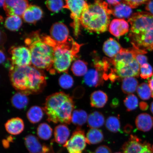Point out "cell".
I'll use <instances>...</instances> for the list:
<instances>
[{"label": "cell", "mask_w": 153, "mask_h": 153, "mask_svg": "<svg viewBox=\"0 0 153 153\" xmlns=\"http://www.w3.org/2000/svg\"><path fill=\"white\" fill-rule=\"evenodd\" d=\"M71 70L76 76H81L85 75L88 72L87 63L81 60H76L72 64Z\"/></svg>", "instance_id": "1f68e13d"}, {"label": "cell", "mask_w": 153, "mask_h": 153, "mask_svg": "<svg viewBox=\"0 0 153 153\" xmlns=\"http://www.w3.org/2000/svg\"><path fill=\"white\" fill-rule=\"evenodd\" d=\"M70 131L68 126L61 124L55 127L54 130V140L60 145H65L70 136Z\"/></svg>", "instance_id": "ffe728a7"}, {"label": "cell", "mask_w": 153, "mask_h": 153, "mask_svg": "<svg viewBox=\"0 0 153 153\" xmlns=\"http://www.w3.org/2000/svg\"><path fill=\"white\" fill-rule=\"evenodd\" d=\"M67 27L63 23L56 22L53 24L51 29L50 36L58 44L65 43L70 36Z\"/></svg>", "instance_id": "4fadbf2b"}, {"label": "cell", "mask_w": 153, "mask_h": 153, "mask_svg": "<svg viewBox=\"0 0 153 153\" xmlns=\"http://www.w3.org/2000/svg\"><path fill=\"white\" fill-rule=\"evenodd\" d=\"M3 21V17L0 16V22H2Z\"/></svg>", "instance_id": "f5cc1de1"}, {"label": "cell", "mask_w": 153, "mask_h": 153, "mask_svg": "<svg viewBox=\"0 0 153 153\" xmlns=\"http://www.w3.org/2000/svg\"><path fill=\"white\" fill-rule=\"evenodd\" d=\"M87 113L82 110H76L72 112L71 122L78 128L84 125L88 120Z\"/></svg>", "instance_id": "f1b7e54d"}, {"label": "cell", "mask_w": 153, "mask_h": 153, "mask_svg": "<svg viewBox=\"0 0 153 153\" xmlns=\"http://www.w3.org/2000/svg\"><path fill=\"white\" fill-rule=\"evenodd\" d=\"M138 99L135 95H128L124 100V104L128 111L134 110L138 106Z\"/></svg>", "instance_id": "e575fe53"}, {"label": "cell", "mask_w": 153, "mask_h": 153, "mask_svg": "<svg viewBox=\"0 0 153 153\" xmlns=\"http://www.w3.org/2000/svg\"><path fill=\"white\" fill-rule=\"evenodd\" d=\"M25 42L31 53L33 67L50 72L53 68V48L44 41L40 32H33L28 34Z\"/></svg>", "instance_id": "8992f818"}, {"label": "cell", "mask_w": 153, "mask_h": 153, "mask_svg": "<svg viewBox=\"0 0 153 153\" xmlns=\"http://www.w3.org/2000/svg\"><path fill=\"white\" fill-rule=\"evenodd\" d=\"M94 153H112L110 149L106 145H101L97 148Z\"/></svg>", "instance_id": "60d3db41"}, {"label": "cell", "mask_w": 153, "mask_h": 153, "mask_svg": "<svg viewBox=\"0 0 153 153\" xmlns=\"http://www.w3.org/2000/svg\"><path fill=\"white\" fill-rule=\"evenodd\" d=\"M87 143L85 131L78 128L73 133L64 147L69 153H82L85 148Z\"/></svg>", "instance_id": "30bf717a"}, {"label": "cell", "mask_w": 153, "mask_h": 153, "mask_svg": "<svg viewBox=\"0 0 153 153\" xmlns=\"http://www.w3.org/2000/svg\"><path fill=\"white\" fill-rule=\"evenodd\" d=\"M122 48L119 43L112 38H110L105 41L103 47V50L105 54L111 58L116 56Z\"/></svg>", "instance_id": "44dd1931"}, {"label": "cell", "mask_w": 153, "mask_h": 153, "mask_svg": "<svg viewBox=\"0 0 153 153\" xmlns=\"http://www.w3.org/2000/svg\"><path fill=\"white\" fill-rule=\"evenodd\" d=\"M111 14V10L106 1H95L84 11L81 25L89 31L103 33L108 29Z\"/></svg>", "instance_id": "5b68a950"}, {"label": "cell", "mask_w": 153, "mask_h": 153, "mask_svg": "<svg viewBox=\"0 0 153 153\" xmlns=\"http://www.w3.org/2000/svg\"><path fill=\"white\" fill-rule=\"evenodd\" d=\"M66 3L64 8L70 10L71 12V16L73 20L71 25L74 30V36L78 37L81 32L80 25L82 15L88 5L86 1L80 0H67Z\"/></svg>", "instance_id": "ba28073f"}, {"label": "cell", "mask_w": 153, "mask_h": 153, "mask_svg": "<svg viewBox=\"0 0 153 153\" xmlns=\"http://www.w3.org/2000/svg\"><path fill=\"white\" fill-rule=\"evenodd\" d=\"M108 97L104 92L100 90L93 92L90 97L91 105L93 108H101L106 104Z\"/></svg>", "instance_id": "7402d4cb"}, {"label": "cell", "mask_w": 153, "mask_h": 153, "mask_svg": "<svg viewBox=\"0 0 153 153\" xmlns=\"http://www.w3.org/2000/svg\"><path fill=\"white\" fill-rule=\"evenodd\" d=\"M43 108L49 122L70 124L74 108V103L69 95L59 92L47 97Z\"/></svg>", "instance_id": "277c9868"}, {"label": "cell", "mask_w": 153, "mask_h": 153, "mask_svg": "<svg viewBox=\"0 0 153 153\" xmlns=\"http://www.w3.org/2000/svg\"><path fill=\"white\" fill-rule=\"evenodd\" d=\"M5 1H0V7L3 6Z\"/></svg>", "instance_id": "f907efd6"}, {"label": "cell", "mask_w": 153, "mask_h": 153, "mask_svg": "<svg viewBox=\"0 0 153 153\" xmlns=\"http://www.w3.org/2000/svg\"><path fill=\"white\" fill-rule=\"evenodd\" d=\"M48 9L51 12L57 13L64 7V3L61 0H51L45 3Z\"/></svg>", "instance_id": "8d00e7d4"}, {"label": "cell", "mask_w": 153, "mask_h": 153, "mask_svg": "<svg viewBox=\"0 0 153 153\" xmlns=\"http://www.w3.org/2000/svg\"><path fill=\"white\" fill-rule=\"evenodd\" d=\"M136 126L139 131H150L153 127V117L150 114L143 113L137 116L135 120Z\"/></svg>", "instance_id": "d6986e66"}, {"label": "cell", "mask_w": 153, "mask_h": 153, "mask_svg": "<svg viewBox=\"0 0 153 153\" xmlns=\"http://www.w3.org/2000/svg\"><path fill=\"white\" fill-rule=\"evenodd\" d=\"M122 153L120 152H116V153Z\"/></svg>", "instance_id": "11a10c76"}, {"label": "cell", "mask_w": 153, "mask_h": 153, "mask_svg": "<svg viewBox=\"0 0 153 153\" xmlns=\"http://www.w3.org/2000/svg\"><path fill=\"white\" fill-rule=\"evenodd\" d=\"M108 4L109 6H114L117 5L122 2V1H116V0H114V1H105Z\"/></svg>", "instance_id": "f6af8a7d"}, {"label": "cell", "mask_w": 153, "mask_h": 153, "mask_svg": "<svg viewBox=\"0 0 153 153\" xmlns=\"http://www.w3.org/2000/svg\"><path fill=\"white\" fill-rule=\"evenodd\" d=\"M131 128L132 127L131 126L127 125L126 126L124 131H125L126 133H128L130 132Z\"/></svg>", "instance_id": "681fc988"}, {"label": "cell", "mask_w": 153, "mask_h": 153, "mask_svg": "<svg viewBox=\"0 0 153 153\" xmlns=\"http://www.w3.org/2000/svg\"><path fill=\"white\" fill-rule=\"evenodd\" d=\"M140 108L143 111H145L148 109V105L147 103L144 102H141L139 104Z\"/></svg>", "instance_id": "bcb514c9"}, {"label": "cell", "mask_w": 153, "mask_h": 153, "mask_svg": "<svg viewBox=\"0 0 153 153\" xmlns=\"http://www.w3.org/2000/svg\"><path fill=\"white\" fill-rule=\"evenodd\" d=\"M7 57L4 52L0 50V64H3L6 61Z\"/></svg>", "instance_id": "ee69618b"}, {"label": "cell", "mask_w": 153, "mask_h": 153, "mask_svg": "<svg viewBox=\"0 0 153 153\" xmlns=\"http://www.w3.org/2000/svg\"><path fill=\"white\" fill-rule=\"evenodd\" d=\"M86 138L87 143L94 145L102 142L104 139V136L101 130L91 128L88 131Z\"/></svg>", "instance_id": "83f0119b"}, {"label": "cell", "mask_w": 153, "mask_h": 153, "mask_svg": "<svg viewBox=\"0 0 153 153\" xmlns=\"http://www.w3.org/2000/svg\"><path fill=\"white\" fill-rule=\"evenodd\" d=\"M25 143L26 148L31 153H51V148L40 142L35 136L28 135L25 137Z\"/></svg>", "instance_id": "5bb4252c"}, {"label": "cell", "mask_w": 153, "mask_h": 153, "mask_svg": "<svg viewBox=\"0 0 153 153\" xmlns=\"http://www.w3.org/2000/svg\"><path fill=\"white\" fill-rule=\"evenodd\" d=\"M53 129L50 126L46 123L40 124L37 128V135L40 139L46 140L52 136Z\"/></svg>", "instance_id": "4dcf8cb0"}, {"label": "cell", "mask_w": 153, "mask_h": 153, "mask_svg": "<svg viewBox=\"0 0 153 153\" xmlns=\"http://www.w3.org/2000/svg\"><path fill=\"white\" fill-rule=\"evenodd\" d=\"M6 40L7 37L5 34L0 29V47L4 45Z\"/></svg>", "instance_id": "b9f144b4"}, {"label": "cell", "mask_w": 153, "mask_h": 153, "mask_svg": "<svg viewBox=\"0 0 153 153\" xmlns=\"http://www.w3.org/2000/svg\"><path fill=\"white\" fill-rule=\"evenodd\" d=\"M6 131L13 135H18L22 133L25 128L23 120L19 117L11 118L7 120L5 124Z\"/></svg>", "instance_id": "ac0fdd59"}, {"label": "cell", "mask_w": 153, "mask_h": 153, "mask_svg": "<svg viewBox=\"0 0 153 153\" xmlns=\"http://www.w3.org/2000/svg\"><path fill=\"white\" fill-rule=\"evenodd\" d=\"M59 85L63 89H68L72 87L74 80L69 74H64L60 76L59 80Z\"/></svg>", "instance_id": "d590c367"}, {"label": "cell", "mask_w": 153, "mask_h": 153, "mask_svg": "<svg viewBox=\"0 0 153 153\" xmlns=\"http://www.w3.org/2000/svg\"><path fill=\"white\" fill-rule=\"evenodd\" d=\"M147 51L135 48H122L118 54L112 58L105 57L102 61L104 65V79L112 82L128 77H139L140 66L135 59L138 53L146 54Z\"/></svg>", "instance_id": "6da1fadb"}, {"label": "cell", "mask_w": 153, "mask_h": 153, "mask_svg": "<svg viewBox=\"0 0 153 153\" xmlns=\"http://www.w3.org/2000/svg\"><path fill=\"white\" fill-rule=\"evenodd\" d=\"M22 22L21 17L17 15L9 16L6 19L5 27L11 31H16L22 26Z\"/></svg>", "instance_id": "f546056e"}, {"label": "cell", "mask_w": 153, "mask_h": 153, "mask_svg": "<svg viewBox=\"0 0 153 153\" xmlns=\"http://www.w3.org/2000/svg\"><path fill=\"white\" fill-rule=\"evenodd\" d=\"M82 45L74 41L71 37L65 43H57L53 48V65L50 73L55 74L67 73L73 60L78 52Z\"/></svg>", "instance_id": "52a82bcc"}, {"label": "cell", "mask_w": 153, "mask_h": 153, "mask_svg": "<svg viewBox=\"0 0 153 153\" xmlns=\"http://www.w3.org/2000/svg\"><path fill=\"white\" fill-rule=\"evenodd\" d=\"M9 76L14 89L27 96L41 93L47 85L45 72L33 66H11Z\"/></svg>", "instance_id": "7a4b0ae2"}, {"label": "cell", "mask_w": 153, "mask_h": 153, "mask_svg": "<svg viewBox=\"0 0 153 153\" xmlns=\"http://www.w3.org/2000/svg\"><path fill=\"white\" fill-rule=\"evenodd\" d=\"M138 85V81L135 77H126L122 79L121 88L126 94H133L137 90Z\"/></svg>", "instance_id": "d4e9b609"}, {"label": "cell", "mask_w": 153, "mask_h": 153, "mask_svg": "<svg viewBox=\"0 0 153 153\" xmlns=\"http://www.w3.org/2000/svg\"><path fill=\"white\" fill-rule=\"evenodd\" d=\"M109 30L112 35L119 38L128 32L129 25L124 19H115L111 22Z\"/></svg>", "instance_id": "2e32d148"}, {"label": "cell", "mask_w": 153, "mask_h": 153, "mask_svg": "<svg viewBox=\"0 0 153 153\" xmlns=\"http://www.w3.org/2000/svg\"><path fill=\"white\" fill-rule=\"evenodd\" d=\"M124 153H153L151 145L148 143H143L136 136L131 135L122 146Z\"/></svg>", "instance_id": "8fae6325"}, {"label": "cell", "mask_w": 153, "mask_h": 153, "mask_svg": "<svg viewBox=\"0 0 153 153\" xmlns=\"http://www.w3.org/2000/svg\"><path fill=\"white\" fill-rule=\"evenodd\" d=\"M145 9L153 15V1H149L146 4Z\"/></svg>", "instance_id": "7bdbcfd3"}, {"label": "cell", "mask_w": 153, "mask_h": 153, "mask_svg": "<svg viewBox=\"0 0 153 153\" xmlns=\"http://www.w3.org/2000/svg\"><path fill=\"white\" fill-rule=\"evenodd\" d=\"M153 69L152 66L148 63L140 66L141 77L143 79H147L151 78L153 75Z\"/></svg>", "instance_id": "74e56055"}, {"label": "cell", "mask_w": 153, "mask_h": 153, "mask_svg": "<svg viewBox=\"0 0 153 153\" xmlns=\"http://www.w3.org/2000/svg\"><path fill=\"white\" fill-rule=\"evenodd\" d=\"M103 73L98 70L91 69L88 71L84 78V82L89 87H97L104 83Z\"/></svg>", "instance_id": "9a60e30c"}, {"label": "cell", "mask_w": 153, "mask_h": 153, "mask_svg": "<svg viewBox=\"0 0 153 153\" xmlns=\"http://www.w3.org/2000/svg\"><path fill=\"white\" fill-rule=\"evenodd\" d=\"M29 99L27 95L18 92L11 97V103L13 107L19 110L25 108L29 103Z\"/></svg>", "instance_id": "484cf974"}, {"label": "cell", "mask_w": 153, "mask_h": 153, "mask_svg": "<svg viewBox=\"0 0 153 153\" xmlns=\"http://www.w3.org/2000/svg\"><path fill=\"white\" fill-rule=\"evenodd\" d=\"M136 60L138 62L140 66L148 63V58L143 53H138L135 57Z\"/></svg>", "instance_id": "ab89813d"}, {"label": "cell", "mask_w": 153, "mask_h": 153, "mask_svg": "<svg viewBox=\"0 0 153 153\" xmlns=\"http://www.w3.org/2000/svg\"><path fill=\"white\" fill-rule=\"evenodd\" d=\"M109 7L111 10L112 14L119 19L128 18L131 16L132 13L131 7L123 3L122 1L121 3L114 6L113 7Z\"/></svg>", "instance_id": "603a6c76"}, {"label": "cell", "mask_w": 153, "mask_h": 153, "mask_svg": "<svg viewBox=\"0 0 153 153\" xmlns=\"http://www.w3.org/2000/svg\"><path fill=\"white\" fill-rule=\"evenodd\" d=\"M105 126L107 129L112 133H117L120 130V123L118 117L111 116L107 118Z\"/></svg>", "instance_id": "d6a6232c"}, {"label": "cell", "mask_w": 153, "mask_h": 153, "mask_svg": "<svg viewBox=\"0 0 153 153\" xmlns=\"http://www.w3.org/2000/svg\"><path fill=\"white\" fill-rule=\"evenodd\" d=\"M149 1L146 0H127L122 1V2L128 5L131 9H135L141 5L146 4Z\"/></svg>", "instance_id": "f35d334b"}, {"label": "cell", "mask_w": 153, "mask_h": 153, "mask_svg": "<svg viewBox=\"0 0 153 153\" xmlns=\"http://www.w3.org/2000/svg\"><path fill=\"white\" fill-rule=\"evenodd\" d=\"M43 12L38 6L30 5L25 11L22 18L25 22L29 24H35L43 18Z\"/></svg>", "instance_id": "e0dca14e"}, {"label": "cell", "mask_w": 153, "mask_h": 153, "mask_svg": "<svg viewBox=\"0 0 153 153\" xmlns=\"http://www.w3.org/2000/svg\"><path fill=\"white\" fill-rule=\"evenodd\" d=\"M9 52L11 55L12 66L22 67L32 64L31 53L27 47H12L10 49Z\"/></svg>", "instance_id": "9c48e42d"}, {"label": "cell", "mask_w": 153, "mask_h": 153, "mask_svg": "<svg viewBox=\"0 0 153 153\" xmlns=\"http://www.w3.org/2000/svg\"><path fill=\"white\" fill-rule=\"evenodd\" d=\"M128 22L131 25L129 37L133 47L146 51H152L153 15L145 11L136 13Z\"/></svg>", "instance_id": "3957f363"}, {"label": "cell", "mask_w": 153, "mask_h": 153, "mask_svg": "<svg viewBox=\"0 0 153 153\" xmlns=\"http://www.w3.org/2000/svg\"><path fill=\"white\" fill-rule=\"evenodd\" d=\"M152 152L153 153V145L152 147Z\"/></svg>", "instance_id": "db71d44e"}, {"label": "cell", "mask_w": 153, "mask_h": 153, "mask_svg": "<svg viewBox=\"0 0 153 153\" xmlns=\"http://www.w3.org/2000/svg\"><path fill=\"white\" fill-rule=\"evenodd\" d=\"M150 110L151 112H152L153 114V101L151 104Z\"/></svg>", "instance_id": "816d5d0a"}, {"label": "cell", "mask_w": 153, "mask_h": 153, "mask_svg": "<svg viewBox=\"0 0 153 153\" xmlns=\"http://www.w3.org/2000/svg\"><path fill=\"white\" fill-rule=\"evenodd\" d=\"M119 104V101L117 99H114L113 100L112 103V105L114 107H117Z\"/></svg>", "instance_id": "c3c4849f"}, {"label": "cell", "mask_w": 153, "mask_h": 153, "mask_svg": "<svg viewBox=\"0 0 153 153\" xmlns=\"http://www.w3.org/2000/svg\"><path fill=\"white\" fill-rule=\"evenodd\" d=\"M137 90L139 97L143 100H149L152 97V90L148 83H141L137 87Z\"/></svg>", "instance_id": "836d02e7"}, {"label": "cell", "mask_w": 153, "mask_h": 153, "mask_svg": "<svg viewBox=\"0 0 153 153\" xmlns=\"http://www.w3.org/2000/svg\"><path fill=\"white\" fill-rule=\"evenodd\" d=\"M87 122L88 126L91 128L97 129L104 125L105 118L102 113L95 111L88 116Z\"/></svg>", "instance_id": "cb8c5ba5"}, {"label": "cell", "mask_w": 153, "mask_h": 153, "mask_svg": "<svg viewBox=\"0 0 153 153\" xmlns=\"http://www.w3.org/2000/svg\"><path fill=\"white\" fill-rule=\"evenodd\" d=\"M44 111L43 108L38 106H32L27 113V117L30 123L36 124L42 119Z\"/></svg>", "instance_id": "4316f807"}, {"label": "cell", "mask_w": 153, "mask_h": 153, "mask_svg": "<svg viewBox=\"0 0 153 153\" xmlns=\"http://www.w3.org/2000/svg\"><path fill=\"white\" fill-rule=\"evenodd\" d=\"M29 5L26 0H9L5 1L3 8L8 16L17 15L22 17Z\"/></svg>", "instance_id": "7c38bea8"}, {"label": "cell", "mask_w": 153, "mask_h": 153, "mask_svg": "<svg viewBox=\"0 0 153 153\" xmlns=\"http://www.w3.org/2000/svg\"><path fill=\"white\" fill-rule=\"evenodd\" d=\"M149 87H150L152 91V97L153 98V75L149 79L148 81Z\"/></svg>", "instance_id": "7dc6e473"}]
</instances>
